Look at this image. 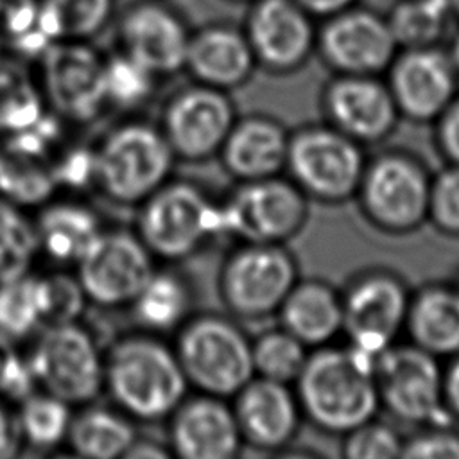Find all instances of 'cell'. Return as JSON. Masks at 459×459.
<instances>
[{
	"instance_id": "10",
	"label": "cell",
	"mask_w": 459,
	"mask_h": 459,
	"mask_svg": "<svg viewBox=\"0 0 459 459\" xmlns=\"http://www.w3.org/2000/svg\"><path fill=\"white\" fill-rule=\"evenodd\" d=\"M156 258L134 230L102 228L74 265L88 303L129 307L156 269Z\"/></svg>"
},
{
	"instance_id": "19",
	"label": "cell",
	"mask_w": 459,
	"mask_h": 459,
	"mask_svg": "<svg viewBox=\"0 0 459 459\" xmlns=\"http://www.w3.org/2000/svg\"><path fill=\"white\" fill-rule=\"evenodd\" d=\"M188 38L179 16L161 5H138L120 23L122 52L156 77L185 68Z\"/></svg>"
},
{
	"instance_id": "45",
	"label": "cell",
	"mask_w": 459,
	"mask_h": 459,
	"mask_svg": "<svg viewBox=\"0 0 459 459\" xmlns=\"http://www.w3.org/2000/svg\"><path fill=\"white\" fill-rule=\"evenodd\" d=\"M23 450L16 412L9 409V403L0 400V459L18 457Z\"/></svg>"
},
{
	"instance_id": "32",
	"label": "cell",
	"mask_w": 459,
	"mask_h": 459,
	"mask_svg": "<svg viewBox=\"0 0 459 459\" xmlns=\"http://www.w3.org/2000/svg\"><path fill=\"white\" fill-rule=\"evenodd\" d=\"M113 0H41L39 25L48 41H86L109 22Z\"/></svg>"
},
{
	"instance_id": "46",
	"label": "cell",
	"mask_w": 459,
	"mask_h": 459,
	"mask_svg": "<svg viewBox=\"0 0 459 459\" xmlns=\"http://www.w3.org/2000/svg\"><path fill=\"white\" fill-rule=\"evenodd\" d=\"M170 450L167 446V443H158V441H152V439H147V437H136L133 441V445L129 446V450L126 452V459H165V457H170Z\"/></svg>"
},
{
	"instance_id": "31",
	"label": "cell",
	"mask_w": 459,
	"mask_h": 459,
	"mask_svg": "<svg viewBox=\"0 0 459 459\" xmlns=\"http://www.w3.org/2000/svg\"><path fill=\"white\" fill-rule=\"evenodd\" d=\"M16 405L23 448L50 452L65 446L75 407L41 389L32 391Z\"/></svg>"
},
{
	"instance_id": "15",
	"label": "cell",
	"mask_w": 459,
	"mask_h": 459,
	"mask_svg": "<svg viewBox=\"0 0 459 459\" xmlns=\"http://www.w3.org/2000/svg\"><path fill=\"white\" fill-rule=\"evenodd\" d=\"M405 285L391 273H369L357 280L342 298V330L350 346L377 359L394 344L407 321Z\"/></svg>"
},
{
	"instance_id": "30",
	"label": "cell",
	"mask_w": 459,
	"mask_h": 459,
	"mask_svg": "<svg viewBox=\"0 0 459 459\" xmlns=\"http://www.w3.org/2000/svg\"><path fill=\"white\" fill-rule=\"evenodd\" d=\"M412 342L436 357L459 353V289H423L409 301L407 321Z\"/></svg>"
},
{
	"instance_id": "36",
	"label": "cell",
	"mask_w": 459,
	"mask_h": 459,
	"mask_svg": "<svg viewBox=\"0 0 459 459\" xmlns=\"http://www.w3.org/2000/svg\"><path fill=\"white\" fill-rule=\"evenodd\" d=\"M43 97L22 74L0 66V131L16 134L30 129L43 118Z\"/></svg>"
},
{
	"instance_id": "11",
	"label": "cell",
	"mask_w": 459,
	"mask_h": 459,
	"mask_svg": "<svg viewBox=\"0 0 459 459\" xmlns=\"http://www.w3.org/2000/svg\"><path fill=\"white\" fill-rule=\"evenodd\" d=\"M378 398L396 418L443 425L445 389L437 357L412 344L385 348L373 362Z\"/></svg>"
},
{
	"instance_id": "7",
	"label": "cell",
	"mask_w": 459,
	"mask_h": 459,
	"mask_svg": "<svg viewBox=\"0 0 459 459\" xmlns=\"http://www.w3.org/2000/svg\"><path fill=\"white\" fill-rule=\"evenodd\" d=\"M298 283V265L281 244L238 242L217 274V292L230 316L264 319Z\"/></svg>"
},
{
	"instance_id": "2",
	"label": "cell",
	"mask_w": 459,
	"mask_h": 459,
	"mask_svg": "<svg viewBox=\"0 0 459 459\" xmlns=\"http://www.w3.org/2000/svg\"><path fill=\"white\" fill-rule=\"evenodd\" d=\"M373 362L351 346H319L294 380L301 411L326 432L371 421L380 405Z\"/></svg>"
},
{
	"instance_id": "28",
	"label": "cell",
	"mask_w": 459,
	"mask_h": 459,
	"mask_svg": "<svg viewBox=\"0 0 459 459\" xmlns=\"http://www.w3.org/2000/svg\"><path fill=\"white\" fill-rule=\"evenodd\" d=\"M127 308L138 330L174 333L194 314V287L181 271L156 267Z\"/></svg>"
},
{
	"instance_id": "27",
	"label": "cell",
	"mask_w": 459,
	"mask_h": 459,
	"mask_svg": "<svg viewBox=\"0 0 459 459\" xmlns=\"http://www.w3.org/2000/svg\"><path fill=\"white\" fill-rule=\"evenodd\" d=\"M278 314L281 326L307 348L325 346L342 330V298L323 281H298Z\"/></svg>"
},
{
	"instance_id": "22",
	"label": "cell",
	"mask_w": 459,
	"mask_h": 459,
	"mask_svg": "<svg viewBox=\"0 0 459 459\" xmlns=\"http://www.w3.org/2000/svg\"><path fill=\"white\" fill-rule=\"evenodd\" d=\"M396 48V38L380 18L350 13L333 20L323 36L326 59L348 75H369L385 68Z\"/></svg>"
},
{
	"instance_id": "34",
	"label": "cell",
	"mask_w": 459,
	"mask_h": 459,
	"mask_svg": "<svg viewBox=\"0 0 459 459\" xmlns=\"http://www.w3.org/2000/svg\"><path fill=\"white\" fill-rule=\"evenodd\" d=\"M38 258L34 219L25 208L0 197V281L34 271Z\"/></svg>"
},
{
	"instance_id": "18",
	"label": "cell",
	"mask_w": 459,
	"mask_h": 459,
	"mask_svg": "<svg viewBox=\"0 0 459 459\" xmlns=\"http://www.w3.org/2000/svg\"><path fill=\"white\" fill-rule=\"evenodd\" d=\"M330 124L359 143L387 138L398 120V106L389 88L368 75H346L325 95Z\"/></svg>"
},
{
	"instance_id": "50",
	"label": "cell",
	"mask_w": 459,
	"mask_h": 459,
	"mask_svg": "<svg viewBox=\"0 0 459 459\" xmlns=\"http://www.w3.org/2000/svg\"><path fill=\"white\" fill-rule=\"evenodd\" d=\"M454 2H455V5H457V7H459V0H454Z\"/></svg>"
},
{
	"instance_id": "20",
	"label": "cell",
	"mask_w": 459,
	"mask_h": 459,
	"mask_svg": "<svg viewBox=\"0 0 459 459\" xmlns=\"http://www.w3.org/2000/svg\"><path fill=\"white\" fill-rule=\"evenodd\" d=\"M455 84V66L446 56L418 48L398 61L389 90L402 115L425 122L450 106Z\"/></svg>"
},
{
	"instance_id": "43",
	"label": "cell",
	"mask_w": 459,
	"mask_h": 459,
	"mask_svg": "<svg viewBox=\"0 0 459 459\" xmlns=\"http://www.w3.org/2000/svg\"><path fill=\"white\" fill-rule=\"evenodd\" d=\"M402 457L412 459H459V434L443 425L421 432L403 443Z\"/></svg>"
},
{
	"instance_id": "40",
	"label": "cell",
	"mask_w": 459,
	"mask_h": 459,
	"mask_svg": "<svg viewBox=\"0 0 459 459\" xmlns=\"http://www.w3.org/2000/svg\"><path fill=\"white\" fill-rule=\"evenodd\" d=\"M403 441L387 425L368 421L348 432L344 455L348 459H394L402 457Z\"/></svg>"
},
{
	"instance_id": "21",
	"label": "cell",
	"mask_w": 459,
	"mask_h": 459,
	"mask_svg": "<svg viewBox=\"0 0 459 459\" xmlns=\"http://www.w3.org/2000/svg\"><path fill=\"white\" fill-rule=\"evenodd\" d=\"M287 149L289 136L278 120L249 113L235 118L217 156L231 178L253 181L280 176L287 163Z\"/></svg>"
},
{
	"instance_id": "14",
	"label": "cell",
	"mask_w": 459,
	"mask_h": 459,
	"mask_svg": "<svg viewBox=\"0 0 459 459\" xmlns=\"http://www.w3.org/2000/svg\"><path fill=\"white\" fill-rule=\"evenodd\" d=\"M45 54L41 97L57 120L90 124L106 108L104 61L82 41H57Z\"/></svg>"
},
{
	"instance_id": "49",
	"label": "cell",
	"mask_w": 459,
	"mask_h": 459,
	"mask_svg": "<svg viewBox=\"0 0 459 459\" xmlns=\"http://www.w3.org/2000/svg\"><path fill=\"white\" fill-rule=\"evenodd\" d=\"M452 63H454V66H455V68H459V39H457V43H455V47H454Z\"/></svg>"
},
{
	"instance_id": "25",
	"label": "cell",
	"mask_w": 459,
	"mask_h": 459,
	"mask_svg": "<svg viewBox=\"0 0 459 459\" xmlns=\"http://www.w3.org/2000/svg\"><path fill=\"white\" fill-rule=\"evenodd\" d=\"M255 63L247 38L231 27L210 25L188 38L185 68L194 82L230 91L249 79Z\"/></svg>"
},
{
	"instance_id": "9",
	"label": "cell",
	"mask_w": 459,
	"mask_h": 459,
	"mask_svg": "<svg viewBox=\"0 0 459 459\" xmlns=\"http://www.w3.org/2000/svg\"><path fill=\"white\" fill-rule=\"evenodd\" d=\"M285 169L305 195L341 203L357 194L366 161L359 142L333 126H317L289 136Z\"/></svg>"
},
{
	"instance_id": "47",
	"label": "cell",
	"mask_w": 459,
	"mask_h": 459,
	"mask_svg": "<svg viewBox=\"0 0 459 459\" xmlns=\"http://www.w3.org/2000/svg\"><path fill=\"white\" fill-rule=\"evenodd\" d=\"M443 389H445V403L459 418V357L452 362V366L445 373Z\"/></svg>"
},
{
	"instance_id": "48",
	"label": "cell",
	"mask_w": 459,
	"mask_h": 459,
	"mask_svg": "<svg viewBox=\"0 0 459 459\" xmlns=\"http://www.w3.org/2000/svg\"><path fill=\"white\" fill-rule=\"evenodd\" d=\"M307 9L316 13H333L348 5L351 0H299Z\"/></svg>"
},
{
	"instance_id": "8",
	"label": "cell",
	"mask_w": 459,
	"mask_h": 459,
	"mask_svg": "<svg viewBox=\"0 0 459 459\" xmlns=\"http://www.w3.org/2000/svg\"><path fill=\"white\" fill-rule=\"evenodd\" d=\"M307 195L294 181L280 176L238 181L219 201L221 233L238 242L283 244L307 221Z\"/></svg>"
},
{
	"instance_id": "6",
	"label": "cell",
	"mask_w": 459,
	"mask_h": 459,
	"mask_svg": "<svg viewBox=\"0 0 459 459\" xmlns=\"http://www.w3.org/2000/svg\"><path fill=\"white\" fill-rule=\"evenodd\" d=\"M23 351L36 389L72 407L95 402L104 391V350L79 321L41 326Z\"/></svg>"
},
{
	"instance_id": "35",
	"label": "cell",
	"mask_w": 459,
	"mask_h": 459,
	"mask_svg": "<svg viewBox=\"0 0 459 459\" xmlns=\"http://www.w3.org/2000/svg\"><path fill=\"white\" fill-rule=\"evenodd\" d=\"M253 369L256 377L290 384L307 362V346L289 330L273 328L251 341Z\"/></svg>"
},
{
	"instance_id": "16",
	"label": "cell",
	"mask_w": 459,
	"mask_h": 459,
	"mask_svg": "<svg viewBox=\"0 0 459 459\" xmlns=\"http://www.w3.org/2000/svg\"><path fill=\"white\" fill-rule=\"evenodd\" d=\"M167 421V446L181 459H231L242 437L228 398L186 394Z\"/></svg>"
},
{
	"instance_id": "29",
	"label": "cell",
	"mask_w": 459,
	"mask_h": 459,
	"mask_svg": "<svg viewBox=\"0 0 459 459\" xmlns=\"http://www.w3.org/2000/svg\"><path fill=\"white\" fill-rule=\"evenodd\" d=\"M136 437L134 420L118 407L90 402L74 411L65 446L84 459H124Z\"/></svg>"
},
{
	"instance_id": "33",
	"label": "cell",
	"mask_w": 459,
	"mask_h": 459,
	"mask_svg": "<svg viewBox=\"0 0 459 459\" xmlns=\"http://www.w3.org/2000/svg\"><path fill=\"white\" fill-rule=\"evenodd\" d=\"M41 326H45V321L39 274L30 271L18 278L0 281V337L9 342L25 341Z\"/></svg>"
},
{
	"instance_id": "38",
	"label": "cell",
	"mask_w": 459,
	"mask_h": 459,
	"mask_svg": "<svg viewBox=\"0 0 459 459\" xmlns=\"http://www.w3.org/2000/svg\"><path fill=\"white\" fill-rule=\"evenodd\" d=\"M448 0H407L400 4L391 18L396 43L423 47L432 43L443 30Z\"/></svg>"
},
{
	"instance_id": "24",
	"label": "cell",
	"mask_w": 459,
	"mask_h": 459,
	"mask_svg": "<svg viewBox=\"0 0 459 459\" xmlns=\"http://www.w3.org/2000/svg\"><path fill=\"white\" fill-rule=\"evenodd\" d=\"M59 186L54 161L45 152L38 124L9 134L0 145V197L22 208L41 206Z\"/></svg>"
},
{
	"instance_id": "42",
	"label": "cell",
	"mask_w": 459,
	"mask_h": 459,
	"mask_svg": "<svg viewBox=\"0 0 459 459\" xmlns=\"http://www.w3.org/2000/svg\"><path fill=\"white\" fill-rule=\"evenodd\" d=\"M36 391L25 353H18L9 341L0 337V400L18 403Z\"/></svg>"
},
{
	"instance_id": "17",
	"label": "cell",
	"mask_w": 459,
	"mask_h": 459,
	"mask_svg": "<svg viewBox=\"0 0 459 459\" xmlns=\"http://www.w3.org/2000/svg\"><path fill=\"white\" fill-rule=\"evenodd\" d=\"M231 400L244 445L260 450H280L296 436L301 407L289 384L255 375Z\"/></svg>"
},
{
	"instance_id": "1",
	"label": "cell",
	"mask_w": 459,
	"mask_h": 459,
	"mask_svg": "<svg viewBox=\"0 0 459 459\" xmlns=\"http://www.w3.org/2000/svg\"><path fill=\"white\" fill-rule=\"evenodd\" d=\"M188 389L176 351L163 335L136 330L104 350V391L134 421H165Z\"/></svg>"
},
{
	"instance_id": "23",
	"label": "cell",
	"mask_w": 459,
	"mask_h": 459,
	"mask_svg": "<svg viewBox=\"0 0 459 459\" xmlns=\"http://www.w3.org/2000/svg\"><path fill=\"white\" fill-rule=\"evenodd\" d=\"M246 38L256 61L271 70L285 72L307 57L312 29L290 0H262L249 18Z\"/></svg>"
},
{
	"instance_id": "39",
	"label": "cell",
	"mask_w": 459,
	"mask_h": 459,
	"mask_svg": "<svg viewBox=\"0 0 459 459\" xmlns=\"http://www.w3.org/2000/svg\"><path fill=\"white\" fill-rule=\"evenodd\" d=\"M39 292L45 325L79 321L88 299L75 274L56 267L39 274Z\"/></svg>"
},
{
	"instance_id": "5",
	"label": "cell",
	"mask_w": 459,
	"mask_h": 459,
	"mask_svg": "<svg viewBox=\"0 0 459 459\" xmlns=\"http://www.w3.org/2000/svg\"><path fill=\"white\" fill-rule=\"evenodd\" d=\"M134 231L156 260H186L221 235L219 201L194 181L169 179L138 204Z\"/></svg>"
},
{
	"instance_id": "37",
	"label": "cell",
	"mask_w": 459,
	"mask_h": 459,
	"mask_svg": "<svg viewBox=\"0 0 459 459\" xmlns=\"http://www.w3.org/2000/svg\"><path fill=\"white\" fill-rule=\"evenodd\" d=\"M156 75L138 61L120 52L104 61V90L108 106L133 109L152 93Z\"/></svg>"
},
{
	"instance_id": "26",
	"label": "cell",
	"mask_w": 459,
	"mask_h": 459,
	"mask_svg": "<svg viewBox=\"0 0 459 459\" xmlns=\"http://www.w3.org/2000/svg\"><path fill=\"white\" fill-rule=\"evenodd\" d=\"M39 256L54 267H74L93 238L102 221L86 203L77 199H48L34 217Z\"/></svg>"
},
{
	"instance_id": "4",
	"label": "cell",
	"mask_w": 459,
	"mask_h": 459,
	"mask_svg": "<svg viewBox=\"0 0 459 459\" xmlns=\"http://www.w3.org/2000/svg\"><path fill=\"white\" fill-rule=\"evenodd\" d=\"M172 348L195 393L231 398L255 377L251 339L231 316L194 312L174 332Z\"/></svg>"
},
{
	"instance_id": "44",
	"label": "cell",
	"mask_w": 459,
	"mask_h": 459,
	"mask_svg": "<svg viewBox=\"0 0 459 459\" xmlns=\"http://www.w3.org/2000/svg\"><path fill=\"white\" fill-rule=\"evenodd\" d=\"M437 118L439 145L452 165H459V99H454Z\"/></svg>"
},
{
	"instance_id": "12",
	"label": "cell",
	"mask_w": 459,
	"mask_h": 459,
	"mask_svg": "<svg viewBox=\"0 0 459 459\" xmlns=\"http://www.w3.org/2000/svg\"><path fill=\"white\" fill-rule=\"evenodd\" d=\"M357 194L366 217L384 231H412L429 219L430 179L407 154L387 152L366 165Z\"/></svg>"
},
{
	"instance_id": "41",
	"label": "cell",
	"mask_w": 459,
	"mask_h": 459,
	"mask_svg": "<svg viewBox=\"0 0 459 459\" xmlns=\"http://www.w3.org/2000/svg\"><path fill=\"white\" fill-rule=\"evenodd\" d=\"M429 219L439 231L459 237V165L448 167L430 181Z\"/></svg>"
},
{
	"instance_id": "13",
	"label": "cell",
	"mask_w": 459,
	"mask_h": 459,
	"mask_svg": "<svg viewBox=\"0 0 459 459\" xmlns=\"http://www.w3.org/2000/svg\"><path fill=\"white\" fill-rule=\"evenodd\" d=\"M235 118L228 91L194 82L169 97L158 126L176 160L197 163L219 154Z\"/></svg>"
},
{
	"instance_id": "3",
	"label": "cell",
	"mask_w": 459,
	"mask_h": 459,
	"mask_svg": "<svg viewBox=\"0 0 459 459\" xmlns=\"http://www.w3.org/2000/svg\"><path fill=\"white\" fill-rule=\"evenodd\" d=\"M91 154L95 188L124 206H138L169 181L176 161L160 126L138 118L106 131Z\"/></svg>"
}]
</instances>
